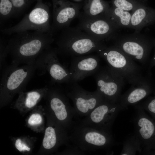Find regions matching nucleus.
<instances>
[{
    "mask_svg": "<svg viewBox=\"0 0 155 155\" xmlns=\"http://www.w3.org/2000/svg\"><path fill=\"white\" fill-rule=\"evenodd\" d=\"M148 75L134 84L123 94H121L119 103L121 111L127 109L129 106L135 105L143 99L155 94V80Z\"/></svg>",
    "mask_w": 155,
    "mask_h": 155,
    "instance_id": "ddd939ff",
    "label": "nucleus"
},
{
    "mask_svg": "<svg viewBox=\"0 0 155 155\" xmlns=\"http://www.w3.org/2000/svg\"><path fill=\"white\" fill-rule=\"evenodd\" d=\"M154 66H155V52L153 57L150 60V62L148 70V75H151V70L152 68Z\"/></svg>",
    "mask_w": 155,
    "mask_h": 155,
    "instance_id": "cd10ccee",
    "label": "nucleus"
},
{
    "mask_svg": "<svg viewBox=\"0 0 155 155\" xmlns=\"http://www.w3.org/2000/svg\"><path fill=\"white\" fill-rule=\"evenodd\" d=\"M155 45L154 40L140 32L135 31L116 39L113 46L134 61L148 68L150 60V53Z\"/></svg>",
    "mask_w": 155,
    "mask_h": 155,
    "instance_id": "20e7f679",
    "label": "nucleus"
},
{
    "mask_svg": "<svg viewBox=\"0 0 155 155\" xmlns=\"http://www.w3.org/2000/svg\"><path fill=\"white\" fill-rule=\"evenodd\" d=\"M133 118L134 134L142 148V154H155V121L139 104L135 105Z\"/></svg>",
    "mask_w": 155,
    "mask_h": 155,
    "instance_id": "6e6552de",
    "label": "nucleus"
},
{
    "mask_svg": "<svg viewBox=\"0 0 155 155\" xmlns=\"http://www.w3.org/2000/svg\"><path fill=\"white\" fill-rule=\"evenodd\" d=\"M139 1L144 3L145 2L147 1V0H138Z\"/></svg>",
    "mask_w": 155,
    "mask_h": 155,
    "instance_id": "c756f323",
    "label": "nucleus"
},
{
    "mask_svg": "<svg viewBox=\"0 0 155 155\" xmlns=\"http://www.w3.org/2000/svg\"><path fill=\"white\" fill-rule=\"evenodd\" d=\"M55 128L50 126L46 129L42 142L43 147L46 149H51L57 145V133Z\"/></svg>",
    "mask_w": 155,
    "mask_h": 155,
    "instance_id": "4be33fe9",
    "label": "nucleus"
},
{
    "mask_svg": "<svg viewBox=\"0 0 155 155\" xmlns=\"http://www.w3.org/2000/svg\"><path fill=\"white\" fill-rule=\"evenodd\" d=\"M97 90L104 98L119 103L124 84V78L108 66L100 67L94 74Z\"/></svg>",
    "mask_w": 155,
    "mask_h": 155,
    "instance_id": "1a4fd4ad",
    "label": "nucleus"
},
{
    "mask_svg": "<svg viewBox=\"0 0 155 155\" xmlns=\"http://www.w3.org/2000/svg\"><path fill=\"white\" fill-rule=\"evenodd\" d=\"M100 59L96 55L77 56L73 57L69 70L70 83L77 82L93 75L100 68Z\"/></svg>",
    "mask_w": 155,
    "mask_h": 155,
    "instance_id": "2eb2a0df",
    "label": "nucleus"
},
{
    "mask_svg": "<svg viewBox=\"0 0 155 155\" xmlns=\"http://www.w3.org/2000/svg\"><path fill=\"white\" fill-rule=\"evenodd\" d=\"M53 40L50 32L27 31L15 33L7 44L12 63L19 65L36 61Z\"/></svg>",
    "mask_w": 155,
    "mask_h": 155,
    "instance_id": "f257e3e1",
    "label": "nucleus"
},
{
    "mask_svg": "<svg viewBox=\"0 0 155 155\" xmlns=\"http://www.w3.org/2000/svg\"><path fill=\"white\" fill-rule=\"evenodd\" d=\"M112 3L113 7L132 12L144 4L138 0H113Z\"/></svg>",
    "mask_w": 155,
    "mask_h": 155,
    "instance_id": "393cba45",
    "label": "nucleus"
},
{
    "mask_svg": "<svg viewBox=\"0 0 155 155\" xmlns=\"http://www.w3.org/2000/svg\"><path fill=\"white\" fill-rule=\"evenodd\" d=\"M69 84L70 85L67 90L66 95L73 102L77 117H86L105 99L97 90L90 92L77 82Z\"/></svg>",
    "mask_w": 155,
    "mask_h": 155,
    "instance_id": "9d476101",
    "label": "nucleus"
},
{
    "mask_svg": "<svg viewBox=\"0 0 155 155\" xmlns=\"http://www.w3.org/2000/svg\"><path fill=\"white\" fill-rule=\"evenodd\" d=\"M108 9L107 4L101 0H92L87 13L92 16H104Z\"/></svg>",
    "mask_w": 155,
    "mask_h": 155,
    "instance_id": "5701e85b",
    "label": "nucleus"
},
{
    "mask_svg": "<svg viewBox=\"0 0 155 155\" xmlns=\"http://www.w3.org/2000/svg\"><path fill=\"white\" fill-rule=\"evenodd\" d=\"M14 13V7L11 0H0L1 23L13 16Z\"/></svg>",
    "mask_w": 155,
    "mask_h": 155,
    "instance_id": "b1692460",
    "label": "nucleus"
},
{
    "mask_svg": "<svg viewBox=\"0 0 155 155\" xmlns=\"http://www.w3.org/2000/svg\"><path fill=\"white\" fill-rule=\"evenodd\" d=\"M142 148L141 144L134 134L127 137L124 140L122 150L120 154L121 155H133L142 154Z\"/></svg>",
    "mask_w": 155,
    "mask_h": 155,
    "instance_id": "aec40b11",
    "label": "nucleus"
},
{
    "mask_svg": "<svg viewBox=\"0 0 155 155\" xmlns=\"http://www.w3.org/2000/svg\"><path fill=\"white\" fill-rule=\"evenodd\" d=\"M51 96L50 107L56 118L70 131L76 123L73 119L77 117L68 97L54 89L51 90Z\"/></svg>",
    "mask_w": 155,
    "mask_h": 155,
    "instance_id": "4468645a",
    "label": "nucleus"
},
{
    "mask_svg": "<svg viewBox=\"0 0 155 155\" xmlns=\"http://www.w3.org/2000/svg\"><path fill=\"white\" fill-rule=\"evenodd\" d=\"M57 44L60 51L75 56L98 52L106 47L96 38L82 36L70 38L63 33Z\"/></svg>",
    "mask_w": 155,
    "mask_h": 155,
    "instance_id": "9b49d317",
    "label": "nucleus"
},
{
    "mask_svg": "<svg viewBox=\"0 0 155 155\" xmlns=\"http://www.w3.org/2000/svg\"><path fill=\"white\" fill-rule=\"evenodd\" d=\"M130 28L140 32L142 28L155 22V9L148 7L145 4L131 13Z\"/></svg>",
    "mask_w": 155,
    "mask_h": 155,
    "instance_id": "dca6fc26",
    "label": "nucleus"
},
{
    "mask_svg": "<svg viewBox=\"0 0 155 155\" xmlns=\"http://www.w3.org/2000/svg\"><path fill=\"white\" fill-rule=\"evenodd\" d=\"M97 53L105 60L109 67L131 85L145 77L143 75L142 67L114 46H106Z\"/></svg>",
    "mask_w": 155,
    "mask_h": 155,
    "instance_id": "7ed1b4c3",
    "label": "nucleus"
},
{
    "mask_svg": "<svg viewBox=\"0 0 155 155\" xmlns=\"http://www.w3.org/2000/svg\"><path fill=\"white\" fill-rule=\"evenodd\" d=\"M40 3L25 15L18 23L10 28L1 30V32L8 35L30 30L51 33L49 9L45 5Z\"/></svg>",
    "mask_w": 155,
    "mask_h": 155,
    "instance_id": "0eeeda50",
    "label": "nucleus"
},
{
    "mask_svg": "<svg viewBox=\"0 0 155 155\" xmlns=\"http://www.w3.org/2000/svg\"><path fill=\"white\" fill-rule=\"evenodd\" d=\"M57 50L50 47L44 51L36 60L37 68L47 71L54 83H70L69 70L59 62Z\"/></svg>",
    "mask_w": 155,
    "mask_h": 155,
    "instance_id": "f8f14e48",
    "label": "nucleus"
},
{
    "mask_svg": "<svg viewBox=\"0 0 155 155\" xmlns=\"http://www.w3.org/2000/svg\"><path fill=\"white\" fill-rule=\"evenodd\" d=\"M131 13L114 7L109 8L104 16L117 28H130Z\"/></svg>",
    "mask_w": 155,
    "mask_h": 155,
    "instance_id": "6ab92c4d",
    "label": "nucleus"
},
{
    "mask_svg": "<svg viewBox=\"0 0 155 155\" xmlns=\"http://www.w3.org/2000/svg\"><path fill=\"white\" fill-rule=\"evenodd\" d=\"M121 111L119 103L105 99L88 115L78 121L83 125L111 133L113 125Z\"/></svg>",
    "mask_w": 155,
    "mask_h": 155,
    "instance_id": "39448f33",
    "label": "nucleus"
},
{
    "mask_svg": "<svg viewBox=\"0 0 155 155\" xmlns=\"http://www.w3.org/2000/svg\"><path fill=\"white\" fill-rule=\"evenodd\" d=\"M55 4L53 12V22L51 32L63 28L76 15L77 12L72 7L65 6L58 2Z\"/></svg>",
    "mask_w": 155,
    "mask_h": 155,
    "instance_id": "f3484780",
    "label": "nucleus"
},
{
    "mask_svg": "<svg viewBox=\"0 0 155 155\" xmlns=\"http://www.w3.org/2000/svg\"><path fill=\"white\" fill-rule=\"evenodd\" d=\"M70 131V141L83 152L107 150L115 144L111 133L83 125L78 121Z\"/></svg>",
    "mask_w": 155,
    "mask_h": 155,
    "instance_id": "f03ea898",
    "label": "nucleus"
},
{
    "mask_svg": "<svg viewBox=\"0 0 155 155\" xmlns=\"http://www.w3.org/2000/svg\"><path fill=\"white\" fill-rule=\"evenodd\" d=\"M42 122V118L40 115L38 114H32L28 120L29 124L31 125L39 124Z\"/></svg>",
    "mask_w": 155,
    "mask_h": 155,
    "instance_id": "bb28decb",
    "label": "nucleus"
},
{
    "mask_svg": "<svg viewBox=\"0 0 155 155\" xmlns=\"http://www.w3.org/2000/svg\"><path fill=\"white\" fill-rule=\"evenodd\" d=\"M48 90V88H44L23 93L21 94L20 99L23 100L26 107L31 108L36 105L41 98L42 94Z\"/></svg>",
    "mask_w": 155,
    "mask_h": 155,
    "instance_id": "412c9836",
    "label": "nucleus"
},
{
    "mask_svg": "<svg viewBox=\"0 0 155 155\" xmlns=\"http://www.w3.org/2000/svg\"><path fill=\"white\" fill-rule=\"evenodd\" d=\"M36 61L21 66L12 63L5 68L1 80V92L6 96L11 95L26 85L37 68Z\"/></svg>",
    "mask_w": 155,
    "mask_h": 155,
    "instance_id": "423d86ee",
    "label": "nucleus"
},
{
    "mask_svg": "<svg viewBox=\"0 0 155 155\" xmlns=\"http://www.w3.org/2000/svg\"><path fill=\"white\" fill-rule=\"evenodd\" d=\"M15 146L16 148L20 152H22V145L21 140L20 139H18L16 141Z\"/></svg>",
    "mask_w": 155,
    "mask_h": 155,
    "instance_id": "c85d7f7f",
    "label": "nucleus"
},
{
    "mask_svg": "<svg viewBox=\"0 0 155 155\" xmlns=\"http://www.w3.org/2000/svg\"><path fill=\"white\" fill-rule=\"evenodd\" d=\"M89 30L96 36V38L101 41L104 39L115 38V31L117 28L104 16L103 18L94 20L89 25Z\"/></svg>",
    "mask_w": 155,
    "mask_h": 155,
    "instance_id": "a211bd4d",
    "label": "nucleus"
},
{
    "mask_svg": "<svg viewBox=\"0 0 155 155\" xmlns=\"http://www.w3.org/2000/svg\"><path fill=\"white\" fill-rule=\"evenodd\" d=\"M137 104L149 113L155 121V94L148 97L144 101Z\"/></svg>",
    "mask_w": 155,
    "mask_h": 155,
    "instance_id": "a878e982",
    "label": "nucleus"
}]
</instances>
